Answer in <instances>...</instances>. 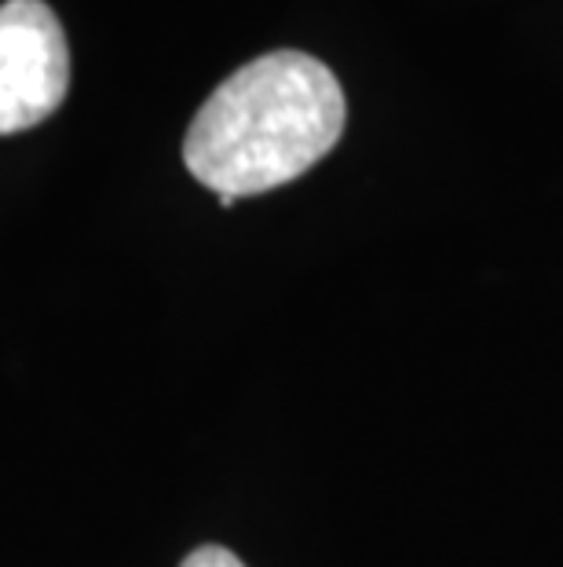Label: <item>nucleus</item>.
<instances>
[{
  "label": "nucleus",
  "mask_w": 563,
  "mask_h": 567,
  "mask_svg": "<svg viewBox=\"0 0 563 567\" xmlns=\"http://www.w3.org/2000/svg\"><path fill=\"white\" fill-rule=\"evenodd\" d=\"M344 92L326 63L304 52H268L234 70L201 103L184 140L198 184L249 198L304 176L337 147Z\"/></svg>",
  "instance_id": "obj_1"
},
{
  "label": "nucleus",
  "mask_w": 563,
  "mask_h": 567,
  "mask_svg": "<svg viewBox=\"0 0 563 567\" xmlns=\"http://www.w3.org/2000/svg\"><path fill=\"white\" fill-rule=\"evenodd\" d=\"M179 567H246V564L238 560L231 549H223V546H201V549L190 553V557Z\"/></svg>",
  "instance_id": "obj_3"
},
{
  "label": "nucleus",
  "mask_w": 563,
  "mask_h": 567,
  "mask_svg": "<svg viewBox=\"0 0 563 567\" xmlns=\"http://www.w3.org/2000/svg\"><path fill=\"white\" fill-rule=\"evenodd\" d=\"M70 52L41 0L0 4V136L41 125L66 100Z\"/></svg>",
  "instance_id": "obj_2"
}]
</instances>
